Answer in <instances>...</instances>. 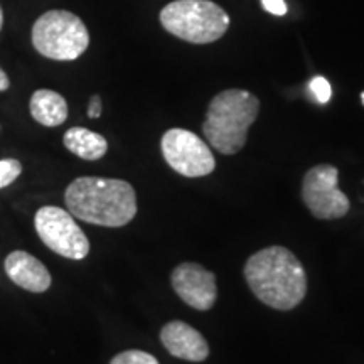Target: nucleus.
<instances>
[{
	"label": "nucleus",
	"mask_w": 364,
	"mask_h": 364,
	"mask_svg": "<svg viewBox=\"0 0 364 364\" xmlns=\"http://www.w3.org/2000/svg\"><path fill=\"white\" fill-rule=\"evenodd\" d=\"M311 90L312 93L316 95L318 103L326 105L331 100L332 90H331L329 81H327L324 76H316V78L311 81Z\"/></svg>",
	"instance_id": "nucleus-16"
},
{
	"label": "nucleus",
	"mask_w": 364,
	"mask_h": 364,
	"mask_svg": "<svg viewBox=\"0 0 364 364\" xmlns=\"http://www.w3.org/2000/svg\"><path fill=\"white\" fill-rule=\"evenodd\" d=\"M361 98H363V103H364V93H363V95H361Z\"/></svg>",
	"instance_id": "nucleus-21"
},
{
	"label": "nucleus",
	"mask_w": 364,
	"mask_h": 364,
	"mask_svg": "<svg viewBox=\"0 0 364 364\" xmlns=\"http://www.w3.org/2000/svg\"><path fill=\"white\" fill-rule=\"evenodd\" d=\"M339 171L331 164L314 166L302 182V199L317 220H339L351 208L348 196L338 188Z\"/></svg>",
	"instance_id": "nucleus-7"
},
{
	"label": "nucleus",
	"mask_w": 364,
	"mask_h": 364,
	"mask_svg": "<svg viewBox=\"0 0 364 364\" xmlns=\"http://www.w3.org/2000/svg\"><path fill=\"white\" fill-rule=\"evenodd\" d=\"M243 273L255 297L275 311H292L306 299V270L285 247L273 245L252 255Z\"/></svg>",
	"instance_id": "nucleus-1"
},
{
	"label": "nucleus",
	"mask_w": 364,
	"mask_h": 364,
	"mask_svg": "<svg viewBox=\"0 0 364 364\" xmlns=\"http://www.w3.org/2000/svg\"><path fill=\"white\" fill-rule=\"evenodd\" d=\"M2 26H4V11L2 7H0V31H2Z\"/></svg>",
	"instance_id": "nucleus-20"
},
{
	"label": "nucleus",
	"mask_w": 364,
	"mask_h": 364,
	"mask_svg": "<svg viewBox=\"0 0 364 364\" xmlns=\"http://www.w3.org/2000/svg\"><path fill=\"white\" fill-rule=\"evenodd\" d=\"M11 86V81H9V76L6 75V71L0 68V91H6Z\"/></svg>",
	"instance_id": "nucleus-19"
},
{
	"label": "nucleus",
	"mask_w": 364,
	"mask_h": 364,
	"mask_svg": "<svg viewBox=\"0 0 364 364\" xmlns=\"http://www.w3.org/2000/svg\"><path fill=\"white\" fill-rule=\"evenodd\" d=\"M260 113V100L247 90H225L209 103L203 134L213 149L235 156L245 147L250 127Z\"/></svg>",
	"instance_id": "nucleus-3"
},
{
	"label": "nucleus",
	"mask_w": 364,
	"mask_h": 364,
	"mask_svg": "<svg viewBox=\"0 0 364 364\" xmlns=\"http://www.w3.org/2000/svg\"><path fill=\"white\" fill-rule=\"evenodd\" d=\"M161 341L172 356L184 361L201 363L209 356V346L204 336L182 321L167 322L161 331Z\"/></svg>",
	"instance_id": "nucleus-10"
},
{
	"label": "nucleus",
	"mask_w": 364,
	"mask_h": 364,
	"mask_svg": "<svg viewBox=\"0 0 364 364\" xmlns=\"http://www.w3.org/2000/svg\"><path fill=\"white\" fill-rule=\"evenodd\" d=\"M167 33L193 44H211L230 27V16L211 0H172L161 11Z\"/></svg>",
	"instance_id": "nucleus-4"
},
{
	"label": "nucleus",
	"mask_w": 364,
	"mask_h": 364,
	"mask_svg": "<svg viewBox=\"0 0 364 364\" xmlns=\"http://www.w3.org/2000/svg\"><path fill=\"white\" fill-rule=\"evenodd\" d=\"M65 147L83 161H98L108 150V142L103 135L85 127H73L65 134Z\"/></svg>",
	"instance_id": "nucleus-13"
},
{
	"label": "nucleus",
	"mask_w": 364,
	"mask_h": 364,
	"mask_svg": "<svg viewBox=\"0 0 364 364\" xmlns=\"http://www.w3.org/2000/svg\"><path fill=\"white\" fill-rule=\"evenodd\" d=\"M68 211L90 225L122 228L136 215V194L127 181L78 177L68 186Z\"/></svg>",
	"instance_id": "nucleus-2"
},
{
	"label": "nucleus",
	"mask_w": 364,
	"mask_h": 364,
	"mask_svg": "<svg viewBox=\"0 0 364 364\" xmlns=\"http://www.w3.org/2000/svg\"><path fill=\"white\" fill-rule=\"evenodd\" d=\"M22 172V164L16 159H4L0 161V189L11 186Z\"/></svg>",
	"instance_id": "nucleus-15"
},
{
	"label": "nucleus",
	"mask_w": 364,
	"mask_h": 364,
	"mask_svg": "<svg viewBox=\"0 0 364 364\" xmlns=\"http://www.w3.org/2000/svg\"><path fill=\"white\" fill-rule=\"evenodd\" d=\"M4 267H6L9 279L21 289L41 294L51 287V273L31 253L22 252V250L12 252L6 258Z\"/></svg>",
	"instance_id": "nucleus-11"
},
{
	"label": "nucleus",
	"mask_w": 364,
	"mask_h": 364,
	"mask_svg": "<svg viewBox=\"0 0 364 364\" xmlns=\"http://www.w3.org/2000/svg\"><path fill=\"white\" fill-rule=\"evenodd\" d=\"M29 108L34 120L44 127H59L68 118L66 100L53 90L34 91Z\"/></svg>",
	"instance_id": "nucleus-12"
},
{
	"label": "nucleus",
	"mask_w": 364,
	"mask_h": 364,
	"mask_svg": "<svg viewBox=\"0 0 364 364\" xmlns=\"http://www.w3.org/2000/svg\"><path fill=\"white\" fill-rule=\"evenodd\" d=\"M110 364H159V361L152 354L139 351V349H130V351L117 354L110 361Z\"/></svg>",
	"instance_id": "nucleus-14"
},
{
	"label": "nucleus",
	"mask_w": 364,
	"mask_h": 364,
	"mask_svg": "<svg viewBox=\"0 0 364 364\" xmlns=\"http://www.w3.org/2000/svg\"><path fill=\"white\" fill-rule=\"evenodd\" d=\"M102 115V98L98 95L91 97L90 100V107H88V117L90 118H100Z\"/></svg>",
	"instance_id": "nucleus-18"
},
{
	"label": "nucleus",
	"mask_w": 364,
	"mask_h": 364,
	"mask_svg": "<svg viewBox=\"0 0 364 364\" xmlns=\"http://www.w3.org/2000/svg\"><path fill=\"white\" fill-rule=\"evenodd\" d=\"M262 6L273 16H285L287 14L285 0H262Z\"/></svg>",
	"instance_id": "nucleus-17"
},
{
	"label": "nucleus",
	"mask_w": 364,
	"mask_h": 364,
	"mask_svg": "<svg viewBox=\"0 0 364 364\" xmlns=\"http://www.w3.org/2000/svg\"><path fill=\"white\" fill-rule=\"evenodd\" d=\"M33 46L44 58L75 61L90 46L85 22L70 11H48L34 22Z\"/></svg>",
	"instance_id": "nucleus-5"
},
{
	"label": "nucleus",
	"mask_w": 364,
	"mask_h": 364,
	"mask_svg": "<svg viewBox=\"0 0 364 364\" xmlns=\"http://www.w3.org/2000/svg\"><path fill=\"white\" fill-rule=\"evenodd\" d=\"M162 156L177 174L184 177L209 176L216 167L215 156L203 139L184 129H171L162 135Z\"/></svg>",
	"instance_id": "nucleus-8"
},
{
	"label": "nucleus",
	"mask_w": 364,
	"mask_h": 364,
	"mask_svg": "<svg viewBox=\"0 0 364 364\" xmlns=\"http://www.w3.org/2000/svg\"><path fill=\"white\" fill-rule=\"evenodd\" d=\"M34 226L49 250L70 260H83L90 253V241L75 216L58 206H44L36 213Z\"/></svg>",
	"instance_id": "nucleus-6"
},
{
	"label": "nucleus",
	"mask_w": 364,
	"mask_h": 364,
	"mask_svg": "<svg viewBox=\"0 0 364 364\" xmlns=\"http://www.w3.org/2000/svg\"><path fill=\"white\" fill-rule=\"evenodd\" d=\"M171 284L179 299L196 311L206 312L216 304V275L199 263L184 262L177 265L171 275Z\"/></svg>",
	"instance_id": "nucleus-9"
}]
</instances>
